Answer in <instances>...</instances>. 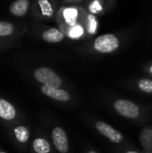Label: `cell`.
<instances>
[{
    "label": "cell",
    "mask_w": 152,
    "mask_h": 153,
    "mask_svg": "<svg viewBox=\"0 0 152 153\" xmlns=\"http://www.w3.org/2000/svg\"><path fill=\"white\" fill-rule=\"evenodd\" d=\"M85 7L77 4H67L59 7L56 16L57 28L60 30L72 27L82 22Z\"/></svg>",
    "instance_id": "cell-1"
},
{
    "label": "cell",
    "mask_w": 152,
    "mask_h": 153,
    "mask_svg": "<svg viewBox=\"0 0 152 153\" xmlns=\"http://www.w3.org/2000/svg\"><path fill=\"white\" fill-rule=\"evenodd\" d=\"M39 85H47L61 88L64 85L62 77L52 68L48 66H38L27 74Z\"/></svg>",
    "instance_id": "cell-2"
},
{
    "label": "cell",
    "mask_w": 152,
    "mask_h": 153,
    "mask_svg": "<svg viewBox=\"0 0 152 153\" xmlns=\"http://www.w3.org/2000/svg\"><path fill=\"white\" fill-rule=\"evenodd\" d=\"M7 135L13 145L20 151L25 152L30 149V129L24 123L21 122L6 128Z\"/></svg>",
    "instance_id": "cell-3"
},
{
    "label": "cell",
    "mask_w": 152,
    "mask_h": 153,
    "mask_svg": "<svg viewBox=\"0 0 152 153\" xmlns=\"http://www.w3.org/2000/svg\"><path fill=\"white\" fill-rule=\"evenodd\" d=\"M0 121L8 128L15 124L24 122V117L19 108L5 97L0 95Z\"/></svg>",
    "instance_id": "cell-4"
},
{
    "label": "cell",
    "mask_w": 152,
    "mask_h": 153,
    "mask_svg": "<svg viewBox=\"0 0 152 153\" xmlns=\"http://www.w3.org/2000/svg\"><path fill=\"white\" fill-rule=\"evenodd\" d=\"M120 46L121 40L117 35L114 33H106L98 36L92 41L90 49L95 53L107 55L117 51Z\"/></svg>",
    "instance_id": "cell-5"
},
{
    "label": "cell",
    "mask_w": 152,
    "mask_h": 153,
    "mask_svg": "<svg viewBox=\"0 0 152 153\" xmlns=\"http://www.w3.org/2000/svg\"><path fill=\"white\" fill-rule=\"evenodd\" d=\"M58 10L56 0H35L32 6L34 16L42 21H56Z\"/></svg>",
    "instance_id": "cell-6"
},
{
    "label": "cell",
    "mask_w": 152,
    "mask_h": 153,
    "mask_svg": "<svg viewBox=\"0 0 152 153\" xmlns=\"http://www.w3.org/2000/svg\"><path fill=\"white\" fill-rule=\"evenodd\" d=\"M112 106L118 115L128 119H138L142 115V110L139 105L130 100L117 99L113 101Z\"/></svg>",
    "instance_id": "cell-7"
},
{
    "label": "cell",
    "mask_w": 152,
    "mask_h": 153,
    "mask_svg": "<svg viewBox=\"0 0 152 153\" xmlns=\"http://www.w3.org/2000/svg\"><path fill=\"white\" fill-rule=\"evenodd\" d=\"M51 143L58 153H69V139L65 130L60 126H55L50 130Z\"/></svg>",
    "instance_id": "cell-8"
},
{
    "label": "cell",
    "mask_w": 152,
    "mask_h": 153,
    "mask_svg": "<svg viewBox=\"0 0 152 153\" xmlns=\"http://www.w3.org/2000/svg\"><path fill=\"white\" fill-rule=\"evenodd\" d=\"M39 92L46 98L59 103H67L71 101L72 95L71 93L63 88L51 87L47 85H39L38 86Z\"/></svg>",
    "instance_id": "cell-9"
},
{
    "label": "cell",
    "mask_w": 152,
    "mask_h": 153,
    "mask_svg": "<svg viewBox=\"0 0 152 153\" xmlns=\"http://www.w3.org/2000/svg\"><path fill=\"white\" fill-rule=\"evenodd\" d=\"M94 126H95L96 130L101 135L106 137L109 142H111L113 143L119 144V143H123L125 140V137L120 131L114 128L113 126H111L110 125H108V123H106L104 121L95 122Z\"/></svg>",
    "instance_id": "cell-10"
},
{
    "label": "cell",
    "mask_w": 152,
    "mask_h": 153,
    "mask_svg": "<svg viewBox=\"0 0 152 153\" xmlns=\"http://www.w3.org/2000/svg\"><path fill=\"white\" fill-rule=\"evenodd\" d=\"M26 30V26L18 25L8 21H0V38L19 39Z\"/></svg>",
    "instance_id": "cell-11"
},
{
    "label": "cell",
    "mask_w": 152,
    "mask_h": 153,
    "mask_svg": "<svg viewBox=\"0 0 152 153\" xmlns=\"http://www.w3.org/2000/svg\"><path fill=\"white\" fill-rule=\"evenodd\" d=\"M51 141L44 134H38L31 140L30 144V153H54Z\"/></svg>",
    "instance_id": "cell-12"
},
{
    "label": "cell",
    "mask_w": 152,
    "mask_h": 153,
    "mask_svg": "<svg viewBox=\"0 0 152 153\" xmlns=\"http://www.w3.org/2000/svg\"><path fill=\"white\" fill-rule=\"evenodd\" d=\"M116 0H90L85 9L97 16L107 13L114 5Z\"/></svg>",
    "instance_id": "cell-13"
},
{
    "label": "cell",
    "mask_w": 152,
    "mask_h": 153,
    "mask_svg": "<svg viewBox=\"0 0 152 153\" xmlns=\"http://www.w3.org/2000/svg\"><path fill=\"white\" fill-rule=\"evenodd\" d=\"M82 22L84 25L87 37H92L98 33L99 29V21L97 15L89 13L85 9L82 18Z\"/></svg>",
    "instance_id": "cell-14"
},
{
    "label": "cell",
    "mask_w": 152,
    "mask_h": 153,
    "mask_svg": "<svg viewBox=\"0 0 152 153\" xmlns=\"http://www.w3.org/2000/svg\"><path fill=\"white\" fill-rule=\"evenodd\" d=\"M40 38L47 43L56 44L62 42L66 37L59 28L47 27L46 29L41 30Z\"/></svg>",
    "instance_id": "cell-15"
},
{
    "label": "cell",
    "mask_w": 152,
    "mask_h": 153,
    "mask_svg": "<svg viewBox=\"0 0 152 153\" xmlns=\"http://www.w3.org/2000/svg\"><path fill=\"white\" fill-rule=\"evenodd\" d=\"M30 8V0H14L9 5V12L15 17H23L28 13Z\"/></svg>",
    "instance_id": "cell-16"
},
{
    "label": "cell",
    "mask_w": 152,
    "mask_h": 153,
    "mask_svg": "<svg viewBox=\"0 0 152 153\" xmlns=\"http://www.w3.org/2000/svg\"><path fill=\"white\" fill-rule=\"evenodd\" d=\"M61 30L63 31V33L65 35L66 38L73 39V40H80L84 38H87L86 30H85L84 25L82 22L77 23L74 26L62 29Z\"/></svg>",
    "instance_id": "cell-17"
},
{
    "label": "cell",
    "mask_w": 152,
    "mask_h": 153,
    "mask_svg": "<svg viewBox=\"0 0 152 153\" xmlns=\"http://www.w3.org/2000/svg\"><path fill=\"white\" fill-rule=\"evenodd\" d=\"M140 143L145 152H152V128L147 127L142 130Z\"/></svg>",
    "instance_id": "cell-18"
},
{
    "label": "cell",
    "mask_w": 152,
    "mask_h": 153,
    "mask_svg": "<svg viewBox=\"0 0 152 153\" xmlns=\"http://www.w3.org/2000/svg\"><path fill=\"white\" fill-rule=\"evenodd\" d=\"M135 86L137 90L142 92L152 94V79L150 78H141L135 82Z\"/></svg>",
    "instance_id": "cell-19"
},
{
    "label": "cell",
    "mask_w": 152,
    "mask_h": 153,
    "mask_svg": "<svg viewBox=\"0 0 152 153\" xmlns=\"http://www.w3.org/2000/svg\"><path fill=\"white\" fill-rule=\"evenodd\" d=\"M20 45H21L20 39L0 38V51H4L10 48H13L19 47Z\"/></svg>",
    "instance_id": "cell-20"
},
{
    "label": "cell",
    "mask_w": 152,
    "mask_h": 153,
    "mask_svg": "<svg viewBox=\"0 0 152 153\" xmlns=\"http://www.w3.org/2000/svg\"><path fill=\"white\" fill-rule=\"evenodd\" d=\"M144 70H145V72H146L149 75H151L152 77V63L149 64L148 65H146V66L144 67Z\"/></svg>",
    "instance_id": "cell-21"
},
{
    "label": "cell",
    "mask_w": 152,
    "mask_h": 153,
    "mask_svg": "<svg viewBox=\"0 0 152 153\" xmlns=\"http://www.w3.org/2000/svg\"><path fill=\"white\" fill-rule=\"evenodd\" d=\"M63 2L66 3V4H77V3H81L84 0H62Z\"/></svg>",
    "instance_id": "cell-22"
},
{
    "label": "cell",
    "mask_w": 152,
    "mask_h": 153,
    "mask_svg": "<svg viewBox=\"0 0 152 153\" xmlns=\"http://www.w3.org/2000/svg\"><path fill=\"white\" fill-rule=\"evenodd\" d=\"M124 153H140L139 152H136V151H132V150H130V151H126V152H125Z\"/></svg>",
    "instance_id": "cell-23"
},
{
    "label": "cell",
    "mask_w": 152,
    "mask_h": 153,
    "mask_svg": "<svg viewBox=\"0 0 152 153\" xmlns=\"http://www.w3.org/2000/svg\"><path fill=\"white\" fill-rule=\"evenodd\" d=\"M86 153H98L95 150H88L87 152H86Z\"/></svg>",
    "instance_id": "cell-24"
},
{
    "label": "cell",
    "mask_w": 152,
    "mask_h": 153,
    "mask_svg": "<svg viewBox=\"0 0 152 153\" xmlns=\"http://www.w3.org/2000/svg\"><path fill=\"white\" fill-rule=\"evenodd\" d=\"M0 153H7L6 152H4V151H2V150H0Z\"/></svg>",
    "instance_id": "cell-25"
},
{
    "label": "cell",
    "mask_w": 152,
    "mask_h": 153,
    "mask_svg": "<svg viewBox=\"0 0 152 153\" xmlns=\"http://www.w3.org/2000/svg\"><path fill=\"white\" fill-rule=\"evenodd\" d=\"M143 153H152V152H144Z\"/></svg>",
    "instance_id": "cell-26"
}]
</instances>
